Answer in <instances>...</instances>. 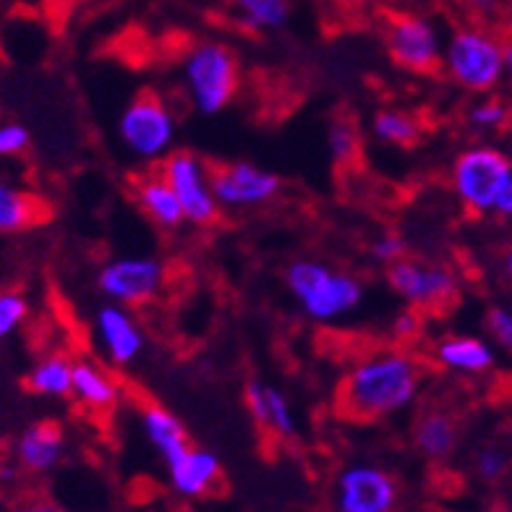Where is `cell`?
<instances>
[{
    "label": "cell",
    "mask_w": 512,
    "mask_h": 512,
    "mask_svg": "<svg viewBox=\"0 0 512 512\" xmlns=\"http://www.w3.org/2000/svg\"><path fill=\"white\" fill-rule=\"evenodd\" d=\"M421 390V366L403 351H377L351 366L340 384V408L353 418H384L411 408Z\"/></svg>",
    "instance_id": "1"
},
{
    "label": "cell",
    "mask_w": 512,
    "mask_h": 512,
    "mask_svg": "<svg viewBox=\"0 0 512 512\" xmlns=\"http://www.w3.org/2000/svg\"><path fill=\"white\" fill-rule=\"evenodd\" d=\"M285 285L306 317L322 324L351 314L364 301L361 280L317 259L290 262L285 270Z\"/></svg>",
    "instance_id": "2"
},
{
    "label": "cell",
    "mask_w": 512,
    "mask_h": 512,
    "mask_svg": "<svg viewBox=\"0 0 512 512\" xmlns=\"http://www.w3.org/2000/svg\"><path fill=\"white\" fill-rule=\"evenodd\" d=\"M183 87L202 115H217L238 95V58L223 42H196L181 61Z\"/></svg>",
    "instance_id": "3"
},
{
    "label": "cell",
    "mask_w": 512,
    "mask_h": 512,
    "mask_svg": "<svg viewBox=\"0 0 512 512\" xmlns=\"http://www.w3.org/2000/svg\"><path fill=\"white\" fill-rule=\"evenodd\" d=\"M512 178V160L507 152L489 144L468 147L452 162V191L468 212H494L499 196Z\"/></svg>",
    "instance_id": "4"
},
{
    "label": "cell",
    "mask_w": 512,
    "mask_h": 512,
    "mask_svg": "<svg viewBox=\"0 0 512 512\" xmlns=\"http://www.w3.org/2000/svg\"><path fill=\"white\" fill-rule=\"evenodd\" d=\"M176 115L157 92H139L118 118V139L126 152L142 162H160L176 144Z\"/></svg>",
    "instance_id": "5"
},
{
    "label": "cell",
    "mask_w": 512,
    "mask_h": 512,
    "mask_svg": "<svg viewBox=\"0 0 512 512\" xmlns=\"http://www.w3.org/2000/svg\"><path fill=\"white\" fill-rule=\"evenodd\" d=\"M442 66L447 76L465 92H476V95L492 92L505 76L502 42L481 29H458L447 40Z\"/></svg>",
    "instance_id": "6"
},
{
    "label": "cell",
    "mask_w": 512,
    "mask_h": 512,
    "mask_svg": "<svg viewBox=\"0 0 512 512\" xmlns=\"http://www.w3.org/2000/svg\"><path fill=\"white\" fill-rule=\"evenodd\" d=\"M168 267L157 256H118L97 272V288L110 304L142 306L155 301L165 288Z\"/></svg>",
    "instance_id": "7"
},
{
    "label": "cell",
    "mask_w": 512,
    "mask_h": 512,
    "mask_svg": "<svg viewBox=\"0 0 512 512\" xmlns=\"http://www.w3.org/2000/svg\"><path fill=\"white\" fill-rule=\"evenodd\" d=\"M162 176L170 183V189L176 191L178 202L183 207L186 220L194 225H212L220 215V204L212 191V170L204 165V160L189 149L170 152L162 160Z\"/></svg>",
    "instance_id": "8"
},
{
    "label": "cell",
    "mask_w": 512,
    "mask_h": 512,
    "mask_svg": "<svg viewBox=\"0 0 512 512\" xmlns=\"http://www.w3.org/2000/svg\"><path fill=\"white\" fill-rule=\"evenodd\" d=\"M398 499V481L382 465L353 463L337 473V512H392L398 507Z\"/></svg>",
    "instance_id": "9"
},
{
    "label": "cell",
    "mask_w": 512,
    "mask_h": 512,
    "mask_svg": "<svg viewBox=\"0 0 512 512\" xmlns=\"http://www.w3.org/2000/svg\"><path fill=\"white\" fill-rule=\"evenodd\" d=\"M387 283L411 309H432L458 296V280L447 267L416 262L408 256L387 267Z\"/></svg>",
    "instance_id": "10"
},
{
    "label": "cell",
    "mask_w": 512,
    "mask_h": 512,
    "mask_svg": "<svg viewBox=\"0 0 512 512\" xmlns=\"http://www.w3.org/2000/svg\"><path fill=\"white\" fill-rule=\"evenodd\" d=\"M384 42H387V53L392 55V61L411 74H432L445 53L437 27L424 16L392 19Z\"/></svg>",
    "instance_id": "11"
},
{
    "label": "cell",
    "mask_w": 512,
    "mask_h": 512,
    "mask_svg": "<svg viewBox=\"0 0 512 512\" xmlns=\"http://www.w3.org/2000/svg\"><path fill=\"white\" fill-rule=\"evenodd\" d=\"M212 191L220 207L251 209L272 202L280 191V178L256 162L236 160L217 165L212 173Z\"/></svg>",
    "instance_id": "12"
},
{
    "label": "cell",
    "mask_w": 512,
    "mask_h": 512,
    "mask_svg": "<svg viewBox=\"0 0 512 512\" xmlns=\"http://www.w3.org/2000/svg\"><path fill=\"white\" fill-rule=\"evenodd\" d=\"M92 330L105 358L115 366L134 364L147 348V335L128 306L110 304V301L100 306L92 319Z\"/></svg>",
    "instance_id": "13"
},
{
    "label": "cell",
    "mask_w": 512,
    "mask_h": 512,
    "mask_svg": "<svg viewBox=\"0 0 512 512\" xmlns=\"http://www.w3.org/2000/svg\"><path fill=\"white\" fill-rule=\"evenodd\" d=\"M66 455V434L58 421H37L16 442V460L24 471L48 473L61 463Z\"/></svg>",
    "instance_id": "14"
},
{
    "label": "cell",
    "mask_w": 512,
    "mask_h": 512,
    "mask_svg": "<svg viewBox=\"0 0 512 512\" xmlns=\"http://www.w3.org/2000/svg\"><path fill=\"white\" fill-rule=\"evenodd\" d=\"M246 405L256 424L267 429L277 439H293L298 434V421L293 413V405L285 398L283 390H277L272 384L256 382L251 379L246 384Z\"/></svg>",
    "instance_id": "15"
},
{
    "label": "cell",
    "mask_w": 512,
    "mask_h": 512,
    "mask_svg": "<svg viewBox=\"0 0 512 512\" xmlns=\"http://www.w3.org/2000/svg\"><path fill=\"white\" fill-rule=\"evenodd\" d=\"M139 424H142L144 437H147L149 445L155 447V452L162 458L165 468L189 452V434L183 429L181 418L176 413H170L168 408H162L157 403L144 405Z\"/></svg>",
    "instance_id": "16"
},
{
    "label": "cell",
    "mask_w": 512,
    "mask_h": 512,
    "mask_svg": "<svg viewBox=\"0 0 512 512\" xmlns=\"http://www.w3.org/2000/svg\"><path fill=\"white\" fill-rule=\"evenodd\" d=\"M134 199L144 215L162 230H176L186 223L176 191L162 173H149L134 183Z\"/></svg>",
    "instance_id": "17"
},
{
    "label": "cell",
    "mask_w": 512,
    "mask_h": 512,
    "mask_svg": "<svg viewBox=\"0 0 512 512\" xmlns=\"http://www.w3.org/2000/svg\"><path fill=\"white\" fill-rule=\"evenodd\" d=\"M217 476H220V458L202 447H189L186 455L168 465L170 486L181 497H202L215 486Z\"/></svg>",
    "instance_id": "18"
},
{
    "label": "cell",
    "mask_w": 512,
    "mask_h": 512,
    "mask_svg": "<svg viewBox=\"0 0 512 512\" xmlns=\"http://www.w3.org/2000/svg\"><path fill=\"white\" fill-rule=\"evenodd\" d=\"M434 356L445 369L458 371V374H481L492 369L497 361L492 343L476 335L442 337L434 348Z\"/></svg>",
    "instance_id": "19"
},
{
    "label": "cell",
    "mask_w": 512,
    "mask_h": 512,
    "mask_svg": "<svg viewBox=\"0 0 512 512\" xmlns=\"http://www.w3.org/2000/svg\"><path fill=\"white\" fill-rule=\"evenodd\" d=\"M71 395L79 398L87 408L95 411H108L121 398V387L110 377L108 371L100 369L92 361H74V382H71Z\"/></svg>",
    "instance_id": "20"
},
{
    "label": "cell",
    "mask_w": 512,
    "mask_h": 512,
    "mask_svg": "<svg viewBox=\"0 0 512 512\" xmlns=\"http://www.w3.org/2000/svg\"><path fill=\"white\" fill-rule=\"evenodd\" d=\"M413 442L418 452L429 460H447L458 445V429L455 421L445 411H429L416 421Z\"/></svg>",
    "instance_id": "21"
},
{
    "label": "cell",
    "mask_w": 512,
    "mask_h": 512,
    "mask_svg": "<svg viewBox=\"0 0 512 512\" xmlns=\"http://www.w3.org/2000/svg\"><path fill=\"white\" fill-rule=\"evenodd\" d=\"M74 382V361L63 353H50L40 358L27 374V387L45 398H66Z\"/></svg>",
    "instance_id": "22"
},
{
    "label": "cell",
    "mask_w": 512,
    "mask_h": 512,
    "mask_svg": "<svg viewBox=\"0 0 512 512\" xmlns=\"http://www.w3.org/2000/svg\"><path fill=\"white\" fill-rule=\"evenodd\" d=\"M42 204L27 189L0 183V233H16L42 220Z\"/></svg>",
    "instance_id": "23"
},
{
    "label": "cell",
    "mask_w": 512,
    "mask_h": 512,
    "mask_svg": "<svg viewBox=\"0 0 512 512\" xmlns=\"http://www.w3.org/2000/svg\"><path fill=\"white\" fill-rule=\"evenodd\" d=\"M238 19L251 32H272L290 19V0H233Z\"/></svg>",
    "instance_id": "24"
},
{
    "label": "cell",
    "mask_w": 512,
    "mask_h": 512,
    "mask_svg": "<svg viewBox=\"0 0 512 512\" xmlns=\"http://www.w3.org/2000/svg\"><path fill=\"white\" fill-rule=\"evenodd\" d=\"M371 136L382 144H392V147H411L421 136V126L405 110H379L371 118Z\"/></svg>",
    "instance_id": "25"
},
{
    "label": "cell",
    "mask_w": 512,
    "mask_h": 512,
    "mask_svg": "<svg viewBox=\"0 0 512 512\" xmlns=\"http://www.w3.org/2000/svg\"><path fill=\"white\" fill-rule=\"evenodd\" d=\"M327 149H330L332 162L337 165H348L358 157V149H361V136H358V128L353 126V121L348 118H337L327 128Z\"/></svg>",
    "instance_id": "26"
},
{
    "label": "cell",
    "mask_w": 512,
    "mask_h": 512,
    "mask_svg": "<svg viewBox=\"0 0 512 512\" xmlns=\"http://www.w3.org/2000/svg\"><path fill=\"white\" fill-rule=\"evenodd\" d=\"M29 314L27 298L16 293V290H3L0 293V340L14 335Z\"/></svg>",
    "instance_id": "27"
},
{
    "label": "cell",
    "mask_w": 512,
    "mask_h": 512,
    "mask_svg": "<svg viewBox=\"0 0 512 512\" xmlns=\"http://www.w3.org/2000/svg\"><path fill=\"white\" fill-rule=\"evenodd\" d=\"M486 330L499 348L512 353V309L507 306H492L486 311Z\"/></svg>",
    "instance_id": "28"
},
{
    "label": "cell",
    "mask_w": 512,
    "mask_h": 512,
    "mask_svg": "<svg viewBox=\"0 0 512 512\" xmlns=\"http://www.w3.org/2000/svg\"><path fill=\"white\" fill-rule=\"evenodd\" d=\"M507 105H502L499 100H484L479 105H473L471 113H468V121L471 126L484 128V131H492V128H499L507 121Z\"/></svg>",
    "instance_id": "29"
},
{
    "label": "cell",
    "mask_w": 512,
    "mask_h": 512,
    "mask_svg": "<svg viewBox=\"0 0 512 512\" xmlns=\"http://www.w3.org/2000/svg\"><path fill=\"white\" fill-rule=\"evenodd\" d=\"M507 471V452L502 447H484L476 455V473L484 481L502 479Z\"/></svg>",
    "instance_id": "30"
},
{
    "label": "cell",
    "mask_w": 512,
    "mask_h": 512,
    "mask_svg": "<svg viewBox=\"0 0 512 512\" xmlns=\"http://www.w3.org/2000/svg\"><path fill=\"white\" fill-rule=\"evenodd\" d=\"M405 254H408V241H405L403 236H398V233H384V236H379L377 241L371 243V256H374L377 262L387 264V267H390L392 262L403 259Z\"/></svg>",
    "instance_id": "31"
},
{
    "label": "cell",
    "mask_w": 512,
    "mask_h": 512,
    "mask_svg": "<svg viewBox=\"0 0 512 512\" xmlns=\"http://www.w3.org/2000/svg\"><path fill=\"white\" fill-rule=\"evenodd\" d=\"M29 147V131L21 123H0V160L14 157Z\"/></svg>",
    "instance_id": "32"
},
{
    "label": "cell",
    "mask_w": 512,
    "mask_h": 512,
    "mask_svg": "<svg viewBox=\"0 0 512 512\" xmlns=\"http://www.w3.org/2000/svg\"><path fill=\"white\" fill-rule=\"evenodd\" d=\"M418 330H421V319H418L413 311H403V314H398L395 322H392V332H395L398 340H408V337L416 335Z\"/></svg>",
    "instance_id": "33"
},
{
    "label": "cell",
    "mask_w": 512,
    "mask_h": 512,
    "mask_svg": "<svg viewBox=\"0 0 512 512\" xmlns=\"http://www.w3.org/2000/svg\"><path fill=\"white\" fill-rule=\"evenodd\" d=\"M19 512H68L66 507L55 505L50 499H29L27 505H21Z\"/></svg>",
    "instance_id": "34"
},
{
    "label": "cell",
    "mask_w": 512,
    "mask_h": 512,
    "mask_svg": "<svg viewBox=\"0 0 512 512\" xmlns=\"http://www.w3.org/2000/svg\"><path fill=\"white\" fill-rule=\"evenodd\" d=\"M494 212L502 217H512V178L510 183H507V189L502 191V196H499L497 207H494Z\"/></svg>",
    "instance_id": "35"
},
{
    "label": "cell",
    "mask_w": 512,
    "mask_h": 512,
    "mask_svg": "<svg viewBox=\"0 0 512 512\" xmlns=\"http://www.w3.org/2000/svg\"><path fill=\"white\" fill-rule=\"evenodd\" d=\"M502 61H505V74H512V42L502 45Z\"/></svg>",
    "instance_id": "36"
},
{
    "label": "cell",
    "mask_w": 512,
    "mask_h": 512,
    "mask_svg": "<svg viewBox=\"0 0 512 512\" xmlns=\"http://www.w3.org/2000/svg\"><path fill=\"white\" fill-rule=\"evenodd\" d=\"M502 267H505V275L510 277V283H512V249L507 251L505 259H502Z\"/></svg>",
    "instance_id": "37"
},
{
    "label": "cell",
    "mask_w": 512,
    "mask_h": 512,
    "mask_svg": "<svg viewBox=\"0 0 512 512\" xmlns=\"http://www.w3.org/2000/svg\"><path fill=\"white\" fill-rule=\"evenodd\" d=\"M330 3H335V6H358L361 0H330Z\"/></svg>",
    "instance_id": "38"
},
{
    "label": "cell",
    "mask_w": 512,
    "mask_h": 512,
    "mask_svg": "<svg viewBox=\"0 0 512 512\" xmlns=\"http://www.w3.org/2000/svg\"><path fill=\"white\" fill-rule=\"evenodd\" d=\"M507 157L512 160V139H510V144H507Z\"/></svg>",
    "instance_id": "39"
}]
</instances>
